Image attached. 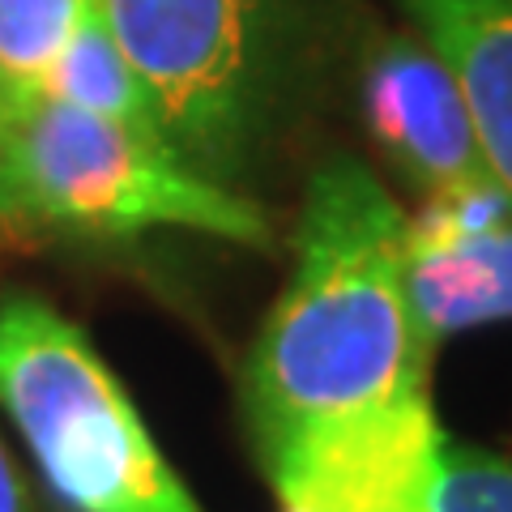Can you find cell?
I'll use <instances>...</instances> for the list:
<instances>
[{
	"label": "cell",
	"mask_w": 512,
	"mask_h": 512,
	"mask_svg": "<svg viewBox=\"0 0 512 512\" xmlns=\"http://www.w3.org/2000/svg\"><path fill=\"white\" fill-rule=\"evenodd\" d=\"M431 346L406 295V214L355 158L303 197L295 269L244 372L261 470L427 393Z\"/></svg>",
	"instance_id": "1"
},
{
	"label": "cell",
	"mask_w": 512,
	"mask_h": 512,
	"mask_svg": "<svg viewBox=\"0 0 512 512\" xmlns=\"http://www.w3.org/2000/svg\"><path fill=\"white\" fill-rule=\"evenodd\" d=\"M0 231L133 239L201 231L269 248L261 205L205 180L158 133H141L43 90L0 103Z\"/></svg>",
	"instance_id": "2"
},
{
	"label": "cell",
	"mask_w": 512,
	"mask_h": 512,
	"mask_svg": "<svg viewBox=\"0 0 512 512\" xmlns=\"http://www.w3.org/2000/svg\"><path fill=\"white\" fill-rule=\"evenodd\" d=\"M141 77L158 133L205 180L235 188L278 120L295 0H94Z\"/></svg>",
	"instance_id": "3"
},
{
	"label": "cell",
	"mask_w": 512,
	"mask_h": 512,
	"mask_svg": "<svg viewBox=\"0 0 512 512\" xmlns=\"http://www.w3.org/2000/svg\"><path fill=\"white\" fill-rule=\"evenodd\" d=\"M0 406L73 512H201L99 350L39 295L0 299Z\"/></svg>",
	"instance_id": "4"
},
{
	"label": "cell",
	"mask_w": 512,
	"mask_h": 512,
	"mask_svg": "<svg viewBox=\"0 0 512 512\" xmlns=\"http://www.w3.org/2000/svg\"><path fill=\"white\" fill-rule=\"evenodd\" d=\"M444 431L431 397L299 448L265 478L303 512H431Z\"/></svg>",
	"instance_id": "5"
},
{
	"label": "cell",
	"mask_w": 512,
	"mask_h": 512,
	"mask_svg": "<svg viewBox=\"0 0 512 512\" xmlns=\"http://www.w3.org/2000/svg\"><path fill=\"white\" fill-rule=\"evenodd\" d=\"M363 120L384 158L427 197L491 175L453 73L423 39H389L372 56Z\"/></svg>",
	"instance_id": "6"
},
{
	"label": "cell",
	"mask_w": 512,
	"mask_h": 512,
	"mask_svg": "<svg viewBox=\"0 0 512 512\" xmlns=\"http://www.w3.org/2000/svg\"><path fill=\"white\" fill-rule=\"evenodd\" d=\"M470 111L478 154L512 197V0H402Z\"/></svg>",
	"instance_id": "7"
},
{
	"label": "cell",
	"mask_w": 512,
	"mask_h": 512,
	"mask_svg": "<svg viewBox=\"0 0 512 512\" xmlns=\"http://www.w3.org/2000/svg\"><path fill=\"white\" fill-rule=\"evenodd\" d=\"M406 295L431 346L453 333L512 320V218L440 248H406Z\"/></svg>",
	"instance_id": "8"
},
{
	"label": "cell",
	"mask_w": 512,
	"mask_h": 512,
	"mask_svg": "<svg viewBox=\"0 0 512 512\" xmlns=\"http://www.w3.org/2000/svg\"><path fill=\"white\" fill-rule=\"evenodd\" d=\"M39 90L52 94V99H60V103L86 107V111H94V116L141 128V133H158V116H154L150 94H146V86H141V77L133 73L128 56L120 52V43H116V35H111V26L103 22V13H99L94 0L82 13V22L73 26L69 43L60 47V56H56L52 69H47Z\"/></svg>",
	"instance_id": "9"
},
{
	"label": "cell",
	"mask_w": 512,
	"mask_h": 512,
	"mask_svg": "<svg viewBox=\"0 0 512 512\" xmlns=\"http://www.w3.org/2000/svg\"><path fill=\"white\" fill-rule=\"evenodd\" d=\"M90 0H0V103L43 86Z\"/></svg>",
	"instance_id": "10"
},
{
	"label": "cell",
	"mask_w": 512,
	"mask_h": 512,
	"mask_svg": "<svg viewBox=\"0 0 512 512\" xmlns=\"http://www.w3.org/2000/svg\"><path fill=\"white\" fill-rule=\"evenodd\" d=\"M431 512H512V461L444 436Z\"/></svg>",
	"instance_id": "11"
},
{
	"label": "cell",
	"mask_w": 512,
	"mask_h": 512,
	"mask_svg": "<svg viewBox=\"0 0 512 512\" xmlns=\"http://www.w3.org/2000/svg\"><path fill=\"white\" fill-rule=\"evenodd\" d=\"M0 512H30L26 487H22V478H18V470H13L5 448H0Z\"/></svg>",
	"instance_id": "12"
},
{
	"label": "cell",
	"mask_w": 512,
	"mask_h": 512,
	"mask_svg": "<svg viewBox=\"0 0 512 512\" xmlns=\"http://www.w3.org/2000/svg\"><path fill=\"white\" fill-rule=\"evenodd\" d=\"M282 512H303V508H291V504H282Z\"/></svg>",
	"instance_id": "13"
}]
</instances>
